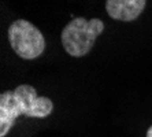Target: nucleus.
I'll list each match as a JSON object with an SVG mask.
<instances>
[{"mask_svg": "<svg viewBox=\"0 0 152 137\" xmlns=\"http://www.w3.org/2000/svg\"><path fill=\"white\" fill-rule=\"evenodd\" d=\"M104 32V22L99 18H73L62 30L60 39L64 51L73 58H82L91 52L96 39Z\"/></svg>", "mask_w": 152, "mask_h": 137, "instance_id": "nucleus-2", "label": "nucleus"}, {"mask_svg": "<svg viewBox=\"0 0 152 137\" xmlns=\"http://www.w3.org/2000/svg\"><path fill=\"white\" fill-rule=\"evenodd\" d=\"M147 0H106L107 14L115 21H136L145 8Z\"/></svg>", "mask_w": 152, "mask_h": 137, "instance_id": "nucleus-4", "label": "nucleus"}, {"mask_svg": "<svg viewBox=\"0 0 152 137\" xmlns=\"http://www.w3.org/2000/svg\"><path fill=\"white\" fill-rule=\"evenodd\" d=\"M147 137H152V126L147 130Z\"/></svg>", "mask_w": 152, "mask_h": 137, "instance_id": "nucleus-5", "label": "nucleus"}, {"mask_svg": "<svg viewBox=\"0 0 152 137\" xmlns=\"http://www.w3.org/2000/svg\"><path fill=\"white\" fill-rule=\"evenodd\" d=\"M7 34L11 48L22 59H36L45 49V40L40 29L26 19L14 21L10 25Z\"/></svg>", "mask_w": 152, "mask_h": 137, "instance_id": "nucleus-3", "label": "nucleus"}, {"mask_svg": "<svg viewBox=\"0 0 152 137\" xmlns=\"http://www.w3.org/2000/svg\"><path fill=\"white\" fill-rule=\"evenodd\" d=\"M53 111V103L45 96H39L30 85H19L14 91L0 95V137L7 136L18 116L45 118Z\"/></svg>", "mask_w": 152, "mask_h": 137, "instance_id": "nucleus-1", "label": "nucleus"}]
</instances>
